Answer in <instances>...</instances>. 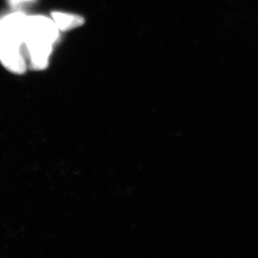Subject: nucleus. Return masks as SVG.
<instances>
[{
  "mask_svg": "<svg viewBox=\"0 0 258 258\" xmlns=\"http://www.w3.org/2000/svg\"><path fill=\"white\" fill-rule=\"evenodd\" d=\"M30 1H32V0H10V3L13 6H19V5L28 3Z\"/></svg>",
  "mask_w": 258,
  "mask_h": 258,
  "instance_id": "obj_5",
  "label": "nucleus"
},
{
  "mask_svg": "<svg viewBox=\"0 0 258 258\" xmlns=\"http://www.w3.org/2000/svg\"><path fill=\"white\" fill-rule=\"evenodd\" d=\"M58 31L52 19L42 15L28 16L24 47H52Z\"/></svg>",
  "mask_w": 258,
  "mask_h": 258,
  "instance_id": "obj_1",
  "label": "nucleus"
},
{
  "mask_svg": "<svg viewBox=\"0 0 258 258\" xmlns=\"http://www.w3.org/2000/svg\"><path fill=\"white\" fill-rule=\"evenodd\" d=\"M21 47L0 46V62L15 74H23L27 69L26 57Z\"/></svg>",
  "mask_w": 258,
  "mask_h": 258,
  "instance_id": "obj_3",
  "label": "nucleus"
},
{
  "mask_svg": "<svg viewBox=\"0 0 258 258\" xmlns=\"http://www.w3.org/2000/svg\"><path fill=\"white\" fill-rule=\"evenodd\" d=\"M52 20L59 30L63 31L78 28L84 23V20L79 15L55 12L52 13Z\"/></svg>",
  "mask_w": 258,
  "mask_h": 258,
  "instance_id": "obj_4",
  "label": "nucleus"
},
{
  "mask_svg": "<svg viewBox=\"0 0 258 258\" xmlns=\"http://www.w3.org/2000/svg\"><path fill=\"white\" fill-rule=\"evenodd\" d=\"M28 17L23 13L16 12L0 20V46L23 48Z\"/></svg>",
  "mask_w": 258,
  "mask_h": 258,
  "instance_id": "obj_2",
  "label": "nucleus"
}]
</instances>
